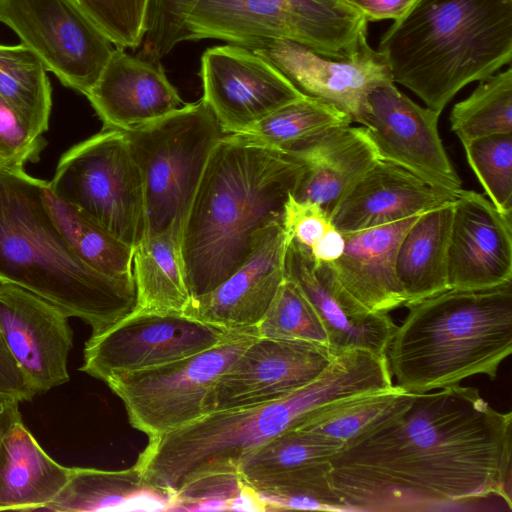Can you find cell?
<instances>
[{
  "instance_id": "1",
  "label": "cell",
  "mask_w": 512,
  "mask_h": 512,
  "mask_svg": "<svg viewBox=\"0 0 512 512\" xmlns=\"http://www.w3.org/2000/svg\"><path fill=\"white\" fill-rule=\"evenodd\" d=\"M512 413L474 387L415 393L410 407L344 445L331 484L346 510L424 512L498 496L511 509Z\"/></svg>"
},
{
  "instance_id": "2",
  "label": "cell",
  "mask_w": 512,
  "mask_h": 512,
  "mask_svg": "<svg viewBox=\"0 0 512 512\" xmlns=\"http://www.w3.org/2000/svg\"><path fill=\"white\" fill-rule=\"evenodd\" d=\"M304 171L296 158L240 134H226L205 167L181 234L191 297L226 280L267 230L282 223Z\"/></svg>"
},
{
  "instance_id": "3",
  "label": "cell",
  "mask_w": 512,
  "mask_h": 512,
  "mask_svg": "<svg viewBox=\"0 0 512 512\" xmlns=\"http://www.w3.org/2000/svg\"><path fill=\"white\" fill-rule=\"evenodd\" d=\"M386 373L372 353H336L312 382L279 400L213 411L175 430L149 437L135 468L154 487L173 495L185 484L217 474H238L242 462L266 442L296 428L320 407L381 390Z\"/></svg>"
},
{
  "instance_id": "4",
  "label": "cell",
  "mask_w": 512,
  "mask_h": 512,
  "mask_svg": "<svg viewBox=\"0 0 512 512\" xmlns=\"http://www.w3.org/2000/svg\"><path fill=\"white\" fill-rule=\"evenodd\" d=\"M394 82L439 113L512 59V0H415L381 37Z\"/></svg>"
},
{
  "instance_id": "5",
  "label": "cell",
  "mask_w": 512,
  "mask_h": 512,
  "mask_svg": "<svg viewBox=\"0 0 512 512\" xmlns=\"http://www.w3.org/2000/svg\"><path fill=\"white\" fill-rule=\"evenodd\" d=\"M42 182L24 169L0 171V282L102 333L134 310L135 281L103 274L72 251L44 206Z\"/></svg>"
},
{
  "instance_id": "6",
  "label": "cell",
  "mask_w": 512,
  "mask_h": 512,
  "mask_svg": "<svg viewBox=\"0 0 512 512\" xmlns=\"http://www.w3.org/2000/svg\"><path fill=\"white\" fill-rule=\"evenodd\" d=\"M387 350L396 386L424 393L474 375L497 377L512 352V281L486 289H447L406 306Z\"/></svg>"
},
{
  "instance_id": "7",
  "label": "cell",
  "mask_w": 512,
  "mask_h": 512,
  "mask_svg": "<svg viewBox=\"0 0 512 512\" xmlns=\"http://www.w3.org/2000/svg\"><path fill=\"white\" fill-rule=\"evenodd\" d=\"M366 19L342 0H151L144 58L159 61L183 41L239 46L290 40L342 57L367 41Z\"/></svg>"
},
{
  "instance_id": "8",
  "label": "cell",
  "mask_w": 512,
  "mask_h": 512,
  "mask_svg": "<svg viewBox=\"0 0 512 512\" xmlns=\"http://www.w3.org/2000/svg\"><path fill=\"white\" fill-rule=\"evenodd\" d=\"M125 134L142 179L145 237L169 234L180 243L207 162L226 133L201 98Z\"/></svg>"
},
{
  "instance_id": "9",
  "label": "cell",
  "mask_w": 512,
  "mask_h": 512,
  "mask_svg": "<svg viewBox=\"0 0 512 512\" xmlns=\"http://www.w3.org/2000/svg\"><path fill=\"white\" fill-rule=\"evenodd\" d=\"M48 184L128 246L135 249L145 237L142 179L125 132L103 128L72 146Z\"/></svg>"
},
{
  "instance_id": "10",
  "label": "cell",
  "mask_w": 512,
  "mask_h": 512,
  "mask_svg": "<svg viewBox=\"0 0 512 512\" xmlns=\"http://www.w3.org/2000/svg\"><path fill=\"white\" fill-rule=\"evenodd\" d=\"M256 337L257 328L232 331L199 353L104 382L123 402L132 427L160 435L206 414L210 389Z\"/></svg>"
},
{
  "instance_id": "11",
  "label": "cell",
  "mask_w": 512,
  "mask_h": 512,
  "mask_svg": "<svg viewBox=\"0 0 512 512\" xmlns=\"http://www.w3.org/2000/svg\"><path fill=\"white\" fill-rule=\"evenodd\" d=\"M0 23L63 85L83 95L115 49L75 0H0Z\"/></svg>"
},
{
  "instance_id": "12",
  "label": "cell",
  "mask_w": 512,
  "mask_h": 512,
  "mask_svg": "<svg viewBox=\"0 0 512 512\" xmlns=\"http://www.w3.org/2000/svg\"><path fill=\"white\" fill-rule=\"evenodd\" d=\"M342 447L323 435L289 429L248 456L238 474L266 510L347 511L331 484L332 458Z\"/></svg>"
},
{
  "instance_id": "13",
  "label": "cell",
  "mask_w": 512,
  "mask_h": 512,
  "mask_svg": "<svg viewBox=\"0 0 512 512\" xmlns=\"http://www.w3.org/2000/svg\"><path fill=\"white\" fill-rule=\"evenodd\" d=\"M230 332L183 313L133 310L83 350L82 372L102 380L152 368L213 347Z\"/></svg>"
},
{
  "instance_id": "14",
  "label": "cell",
  "mask_w": 512,
  "mask_h": 512,
  "mask_svg": "<svg viewBox=\"0 0 512 512\" xmlns=\"http://www.w3.org/2000/svg\"><path fill=\"white\" fill-rule=\"evenodd\" d=\"M393 80L367 97L362 126L380 160L398 165L429 184L458 193L462 181L442 143L439 112L399 91Z\"/></svg>"
},
{
  "instance_id": "15",
  "label": "cell",
  "mask_w": 512,
  "mask_h": 512,
  "mask_svg": "<svg viewBox=\"0 0 512 512\" xmlns=\"http://www.w3.org/2000/svg\"><path fill=\"white\" fill-rule=\"evenodd\" d=\"M277 69L299 92L329 102L362 124L370 91L393 80L384 56L364 42L342 56L318 53L290 40L243 46Z\"/></svg>"
},
{
  "instance_id": "16",
  "label": "cell",
  "mask_w": 512,
  "mask_h": 512,
  "mask_svg": "<svg viewBox=\"0 0 512 512\" xmlns=\"http://www.w3.org/2000/svg\"><path fill=\"white\" fill-rule=\"evenodd\" d=\"M335 356L325 345L258 336L216 380L206 414L286 397L316 379Z\"/></svg>"
},
{
  "instance_id": "17",
  "label": "cell",
  "mask_w": 512,
  "mask_h": 512,
  "mask_svg": "<svg viewBox=\"0 0 512 512\" xmlns=\"http://www.w3.org/2000/svg\"><path fill=\"white\" fill-rule=\"evenodd\" d=\"M204 102L226 134L241 133L305 95L252 50L236 44L208 48L201 58Z\"/></svg>"
},
{
  "instance_id": "18",
  "label": "cell",
  "mask_w": 512,
  "mask_h": 512,
  "mask_svg": "<svg viewBox=\"0 0 512 512\" xmlns=\"http://www.w3.org/2000/svg\"><path fill=\"white\" fill-rule=\"evenodd\" d=\"M68 319L34 293L0 282V336L36 395L69 381Z\"/></svg>"
},
{
  "instance_id": "19",
  "label": "cell",
  "mask_w": 512,
  "mask_h": 512,
  "mask_svg": "<svg viewBox=\"0 0 512 512\" xmlns=\"http://www.w3.org/2000/svg\"><path fill=\"white\" fill-rule=\"evenodd\" d=\"M284 271L319 316L332 351L386 355L397 328L388 313L365 308L340 285L327 263L316 261L310 249L294 239L286 250Z\"/></svg>"
},
{
  "instance_id": "20",
  "label": "cell",
  "mask_w": 512,
  "mask_h": 512,
  "mask_svg": "<svg viewBox=\"0 0 512 512\" xmlns=\"http://www.w3.org/2000/svg\"><path fill=\"white\" fill-rule=\"evenodd\" d=\"M452 289H486L512 281V215L463 188L453 202L448 254Z\"/></svg>"
},
{
  "instance_id": "21",
  "label": "cell",
  "mask_w": 512,
  "mask_h": 512,
  "mask_svg": "<svg viewBox=\"0 0 512 512\" xmlns=\"http://www.w3.org/2000/svg\"><path fill=\"white\" fill-rule=\"evenodd\" d=\"M289 241L282 223L273 224L248 259L214 289L191 297L183 314L226 331L257 328L285 279Z\"/></svg>"
},
{
  "instance_id": "22",
  "label": "cell",
  "mask_w": 512,
  "mask_h": 512,
  "mask_svg": "<svg viewBox=\"0 0 512 512\" xmlns=\"http://www.w3.org/2000/svg\"><path fill=\"white\" fill-rule=\"evenodd\" d=\"M85 96L103 128L123 132L152 124L186 104L159 61L131 56L120 48L114 49Z\"/></svg>"
},
{
  "instance_id": "23",
  "label": "cell",
  "mask_w": 512,
  "mask_h": 512,
  "mask_svg": "<svg viewBox=\"0 0 512 512\" xmlns=\"http://www.w3.org/2000/svg\"><path fill=\"white\" fill-rule=\"evenodd\" d=\"M456 195L379 159L337 202L329 218L340 232H354L422 214L454 201Z\"/></svg>"
},
{
  "instance_id": "24",
  "label": "cell",
  "mask_w": 512,
  "mask_h": 512,
  "mask_svg": "<svg viewBox=\"0 0 512 512\" xmlns=\"http://www.w3.org/2000/svg\"><path fill=\"white\" fill-rule=\"evenodd\" d=\"M419 215L343 233L342 256L327 263L340 285L369 311L388 313L404 306L395 257L402 237Z\"/></svg>"
},
{
  "instance_id": "25",
  "label": "cell",
  "mask_w": 512,
  "mask_h": 512,
  "mask_svg": "<svg viewBox=\"0 0 512 512\" xmlns=\"http://www.w3.org/2000/svg\"><path fill=\"white\" fill-rule=\"evenodd\" d=\"M290 155L304 165L293 197L319 204L328 215L379 160L363 126H340L310 139Z\"/></svg>"
},
{
  "instance_id": "26",
  "label": "cell",
  "mask_w": 512,
  "mask_h": 512,
  "mask_svg": "<svg viewBox=\"0 0 512 512\" xmlns=\"http://www.w3.org/2000/svg\"><path fill=\"white\" fill-rule=\"evenodd\" d=\"M70 472L43 450L22 420L17 421L0 442V511L43 510Z\"/></svg>"
},
{
  "instance_id": "27",
  "label": "cell",
  "mask_w": 512,
  "mask_h": 512,
  "mask_svg": "<svg viewBox=\"0 0 512 512\" xmlns=\"http://www.w3.org/2000/svg\"><path fill=\"white\" fill-rule=\"evenodd\" d=\"M453 202L419 215L398 245L395 272L405 307L450 289L447 254Z\"/></svg>"
},
{
  "instance_id": "28",
  "label": "cell",
  "mask_w": 512,
  "mask_h": 512,
  "mask_svg": "<svg viewBox=\"0 0 512 512\" xmlns=\"http://www.w3.org/2000/svg\"><path fill=\"white\" fill-rule=\"evenodd\" d=\"M174 495L147 483L135 466L118 471L72 467L47 511H167Z\"/></svg>"
},
{
  "instance_id": "29",
  "label": "cell",
  "mask_w": 512,
  "mask_h": 512,
  "mask_svg": "<svg viewBox=\"0 0 512 512\" xmlns=\"http://www.w3.org/2000/svg\"><path fill=\"white\" fill-rule=\"evenodd\" d=\"M134 310L183 313L189 293L180 243L169 234L144 237L134 249Z\"/></svg>"
},
{
  "instance_id": "30",
  "label": "cell",
  "mask_w": 512,
  "mask_h": 512,
  "mask_svg": "<svg viewBox=\"0 0 512 512\" xmlns=\"http://www.w3.org/2000/svg\"><path fill=\"white\" fill-rule=\"evenodd\" d=\"M44 206L72 251L95 270L115 278L134 279V248L123 243L42 182Z\"/></svg>"
},
{
  "instance_id": "31",
  "label": "cell",
  "mask_w": 512,
  "mask_h": 512,
  "mask_svg": "<svg viewBox=\"0 0 512 512\" xmlns=\"http://www.w3.org/2000/svg\"><path fill=\"white\" fill-rule=\"evenodd\" d=\"M415 393L393 385L330 402L309 414L294 429L323 435L344 445L393 418L412 404Z\"/></svg>"
},
{
  "instance_id": "32",
  "label": "cell",
  "mask_w": 512,
  "mask_h": 512,
  "mask_svg": "<svg viewBox=\"0 0 512 512\" xmlns=\"http://www.w3.org/2000/svg\"><path fill=\"white\" fill-rule=\"evenodd\" d=\"M0 97L34 134L48 130L52 89L47 70L21 43L0 44Z\"/></svg>"
},
{
  "instance_id": "33",
  "label": "cell",
  "mask_w": 512,
  "mask_h": 512,
  "mask_svg": "<svg viewBox=\"0 0 512 512\" xmlns=\"http://www.w3.org/2000/svg\"><path fill=\"white\" fill-rule=\"evenodd\" d=\"M351 123V118L335 105L315 97L303 96L281 106L237 134L290 154L319 134Z\"/></svg>"
},
{
  "instance_id": "34",
  "label": "cell",
  "mask_w": 512,
  "mask_h": 512,
  "mask_svg": "<svg viewBox=\"0 0 512 512\" xmlns=\"http://www.w3.org/2000/svg\"><path fill=\"white\" fill-rule=\"evenodd\" d=\"M451 130L463 144L477 138L512 133V68L480 81L456 103L449 117Z\"/></svg>"
},
{
  "instance_id": "35",
  "label": "cell",
  "mask_w": 512,
  "mask_h": 512,
  "mask_svg": "<svg viewBox=\"0 0 512 512\" xmlns=\"http://www.w3.org/2000/svg\"><path fill=\"white\" fill-rule=\"evenodd\" d=\"M257 334L259 337L301 340L329 347L328 335L319 316L298 288L286 278L257 325Z\"/></svg>"
},
{
  "instance_id": "36",
  "label": "cell",
  "mask_w": 512,
  "mask_h": 512,
  "mask_svg": "<svg viewBox=\"0 0 512 512\" xmlns=\"http://www.w3.org/2000/svg\"><path fill=\"white\" fill-rule=\"evenodd\" d=\"M462 146L488 199L499 211L512 215V133L477 138Z\"/></svg>"
},
{
  "instance_id": "37",
  "label": "cell",
  "mask_w": 512,
  "mask_h": 512,
  "mask_svg": "<svg viewBox=\"0 0 512 512\" xmlns=\"http://www.w3.org/2000/svg\"><path fill=\"white\" fill-rule=\"evenodd\" d=\"M116 46L137 48L147 32L151 0H75Z\"/></svg>"
},
{
  "instance_id": "38",
  "label": "cell",
  "mask_w": 512,
  "mask_h": 512,
  "mask_svg": "<svg viewBox=\"0 0 512 512\" xmlns=\"http://www.w3.org/2000/svg\"><path fill=\"white\" fill-rule=\"evenodd\" d=\"M243 486L239 474L202 477L174 494L171 510H231Z\"/></svg>"
},
{
  "instance_id": "39",
  "label": "cell",
  "mask_w": 512,
  "mask_h": 512,
  "mask_svg": "<svg viewBox=\"0 0 512 512\" xmlns=\"http://www.w3.org/2000/svg\"><path fill=\"white\" fill-rule=\"evenodd\" d=\"M44 146L42 136L34 134L0 97V157L9 169L22 170L27 162L38 161Z\"/></svg>"
},
{
  "instance_id": "40",
  "label": "cell",
  "mask_w": 512,
  "mask_h": 512,
  "mask_svg": "<svg viewBox=\"0 0 512 512\" xmlns=\"http://www.w3.org/2000/svg\"><path fill=\"white\" fill-rule=\"evenodd\" d=\"M282 225L290 239L310 249L332 223L319 204L299 201L290 195L284 206Z\"/></svg>"
},
{
  "instance_id": "41",
  "label": "cell",
  "mask_w": 512,
  "mask_h": 512,
  "mask_svg": "<svg viewBox=\"0 0 512 512\" xmlns=\"http://www.w3.org/2000/svg\"><path fill=\"white\" fill-rule=\"evenodd\" d=\"M0 395L19 402L36 396L0 336Z\"/></svg>"
},
{
  "instance_id": "42",
  "label": "cell",
  "mask_w": 512,
  "mask_h": 512,
  "mask_svg": "<svg viewBox=\"0 0 512 512\" xmlns=\"http://www.w3.org/2000/svg\"><path fill=\"white\" fill-rule=\"evenodd\" d=\"M361 14L367 22L397 20L412 6L415 0H342Z\"/></svg>"
},
{
  "instance_id": "43",
  "label": "cell",
  "mask_w": 512,
  "mask_h": 512,
  "mask_svg": "<svg viewBox=\"0 0 512 512\" xmlns=\"http://www.w3.org/2000/svg\"><path fill=\"white\" fill-rule=\"evenodd\" d=\"M345 249V237L333 225L310 248L313 258L321 263H331L339 259Z\"/></svg>"
},
{
  "instance_id": "44",
  "label": "cell",
  "mask_w": 512,
  "mask_h": 512,
  "mask_svg": "<svg viewBox=\"0 0 512 512\" xmlns=\"http://www.w3.org/2000/svg\"><path fill=\"white\" fill-rule=\"evenodd\" d=\"M19 401L0 395V442L11 426L22 420Z\"/></svg>"
},
{
  "instance_id": "45",
  "label": "cell",
  "mask_w": 512,
  "mask_h": 512,
  "mask_svg": "<svg viewBox=\"0 0 512 512\" xmlns=\"http://www.w3.org/2000/svg\"><path fill=\"white\" fill-rule=\"evenodd\" d=\"M4 169H9V167L7 166V164L3 161V159L0 157V171L4 170Z\"/></svg>"
}]
</instances>
